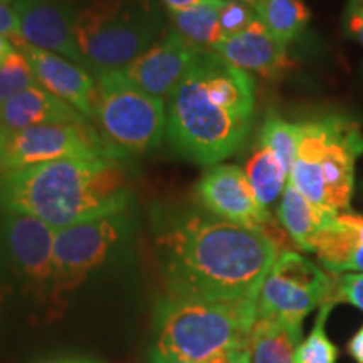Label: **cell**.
Returning a JSON list of instances; mask_svg holds the SVG:
<instances>
[{
	"label": "cell",
	"instance_id": "1",
	"mask_svg": "<svg viewBox=\"0 0 363 363\" xmlns=\"http://www.w3.org/2000/svg\"><path fill=\"white\" fill-rule=\"evenodd\" d=\"M165 294L217 303H257L278 244L261 230L222 220L208 212L165 217L155 234Z\"/></svg>",
	"mask_w": 363,
	"mask_h": 363
},
{
	"label": "cell",
	"instance_id": "2",
	"mask_svg": "<svg viewBox=\"0 0 363 363\" xmlns=\"http://www.w3.org/2000/svg\"><path fill=\"white\" fill-rule=\"evenodd\" d=\"M256 106L249 72L214 51L199 54L167 98V138L182 157L217 165L247 138Z\"/></svg>",
	"mask_w": 363,
	"mask_h": 363
},
{
	"label": "cell",
	"instance_id": "3",
	"mask_svg": "<svg viewBox=\"0 0 363 363\" xmlns=\"http://www.w3.org/2000/svg\"><path fill=\"white\" fill-rule=\"evenodd\" d=\"M130 189L116 158H67L0 177V211L62 229L128 211Z\"/></svg>",
	"mask_w": 363,
	"mask_h": 363
},
{
	"label": "cell",
	"instance_id": "4",
	"mask_svg": "<svg viewBox=\"0 0 363 363\" xmlns=\"http://www.w3.org/2000/svg\"><path fill=\"white\" fill-rule=\"evenodd\" d=\"M257 303H217L162 296L155 306L152 363L206 362L249 347Z\"/></svg>",
	"mask_w": 363,
	"mask_h": 363
},
{
	"label": "cell",
	"instance_id": "5",
	"mask_svg": "<svg viewBox=\"0 0 363 363\" xmlns=\"http://www.w3.org/2000/svg\"><path fill=\"white\" fill-rule=\"evenodd\" d=\"M362 153L363 130L353 118L326 115L303 121L289 182L321 211L343 214L350 208Z\"/></svg>",
	"mask_w": 363,
	"mask_h": 363
},
{
	"label": "cell",
	"instance_id": "6",
	"mask_svg": "<svg viewBox=\"0 0 363 363\" xmlns=\"http://www.w3.org/2000/svg\"><path fill=\"white\" fill-rule=\"evenodd\" d=\"M160 13L150 0H94L76 13L86 67L120 69L157 43Z\"/></svg>",
	"mask_w": 363,
	"mask_h": 363
},
{
	"label": "cell",
	"instance_id": "7",
	"mask_svg": "<svg viewBox=\"0 0 363 363\" xmlns=\"http://www.w3.org/2000/svg\"><path fill=\"white\" fill-rule=\"evenodd\" d=\"M94 118L99 135L118 152L143 153L157 148L167 133L165 99L125 81L116 69L99 71Z\"/></svg>",
	"mask_w": 363,
	"mask_h": 363
},
{
	"label": "cell",
	"instance_id": "8",
	"mask_svg": "<svg viewBox=\"0 0 363 363\" xmlns=\"http://www.w3.org/2000/svg\"><path fill=\"white\" fill-rule=\"evenodd\" d=\"M56 229L35 217L0 211V281L52 308Z\"/></svg>",
	"mask_w": 363,
	"mask_h": 363
},
{
	"label": "cell",
	"instance_id": "9",
	"mask_svg": "<svg viewBox=\"0 0 363 363\" xmlns=\"http://www.w3.org/2000/svg\"><path fill=\"white\" fill-rule=\"evenodd\" d=\"M131 227L133 219L125 211L56 229L52 310L65 305L67 296L89 278L91 272L110 259L116 247L128 238Z\"/></svg>",
	"mask_w": 363,
	"mask_h": 363
},
{
	"label": "cell",
	"instance_id": "10",
	"mask_svg": "<svg viewBox=\"0 0 363 363\" xmlns=\"http://www.w3.org/2000/svg\"><path fill=\"white\" fill-rule=\"evenodd\" d=\"M123 155L88 123L33 126L0 133V177L39 163L67 158H116Z\"/></svg>",
	"mask_w": 363,
	"mask_h": 363
},
{
	"label": "cell",
	"instance_id": "11",
	"mask_svg": "<svg viewBox=\"0 0 363 363\" xmlns=\"http://www.w3.org/2000/svg\"><path fill=\"white\" fill-rule=\"evenodd\" d=\"M333 284L335 279L308 257L283 251L262 283L256 316L303 325L313 310L331 303Z\"/></svg>",
	"mask_w": 363,
	"mask_h": 363
},
{
	"label": "cell",
	"instance_id": "12",
	"mask_svg": "<svg viewBox=\"0 0 363 363\" xmlns=\"http://www.w3.org/2000/svg\"><path fill=\"white\" fill-rule=\"evenodd\" d=\"M195 197L211 216L247 229L261 230L269 235L279 249L283 246L286 233L274 224L269 211L261 206L246 172L238 165L217 163L208 167L195 185Z\"/></svg>",
	"mask_w": 363,
	"mask_h": 363
},
{
	"label": "cell",
	"instance_id": "13",
	"mask_svg": "<svg viewBox=\"0 0 363 363\" xmlns=\"http://www.w3.org/2000/svg\"><path fill=\"white\" fill-rule=\"evenodd\" d=\"M21 39L33 48L71 59L86 67L76 35V13L62 0H16ZM88 69V67H86Z\"/></svg>",
	"mask_w": 363,
	"mask_h": 363
},
{
	"label": "cell",
	"instance_id": "14",
	"mask_svg": "<svg viewBox=\"0 0 363 363\" xmlns=\"http://www.w3.org/2000/svg\"><path fill=\"white\" fill-rule=\"evenodd\" d=\"M201 52L206 51H201L175 29H170L152 48L116 71L125 81L145 93L167 99Z\"/></svg>",
	"mask_w": 363,
	"mask_h": 363
},
{
	"label": "cell",
	"instance_id": "15",
	"mask_svg": "<svg viewBox=\"0 0 363 363\" xmlns=\"http://www.w3.org/2000/svg\"><path fill=\"white\" fill-rule=\"evenodd\" d=\"M12 43L26 56L39 86L71 104L88 120L94 118L96 78L93 72L71 59L33 48L21 38L13 39Z\"/></svg>",
	"mask_w": 363,
	"mask_h": 363
},
{
	"label": "cell",
	"instance_id": "16",
	"mask_svg": "<svg viewBox=\"0 0 363 363\" xmlns=\"http://www.w3.org/2000/svg\"><path fill=\"white\" fill-rule=\"evenodd\" d=\"M214 52L249 74L254 72L271 79L281 78L294 66L286 44L276 39L259 19L242 33L222 39Z\"/></svg>",
	"mask_w": 363,
	"mask_h": 363
},
{
	"label": "cell",
	"instance_id": "17",
	"mask_svg": "<svg viewBox=\"0 0 363 363\" xmlns=\"http://www.w3.org/2000/svg\"><path fill=\"white\" fill-rule=\"evenodd\" d=\"M74 123H88V118L39 84L21 91L0 104V133L33 126Z\"/></svg>",
	"mask_w": 363,
	"mask_h": 363
},
{
	"label": "cell",
	"instance_id": "18",
	"mask_svg": "<svg viewBox=\"0 0 363 363\" xmlns=\"http://www.w3.org/2000/svg\"><path fill=\"white\" fill-rule=\"evenodd\" d=\"M328 272H363V214L343 212L313 239V251Z\"/></svg>",
	"mask_w": 363,
	"mask_h": 363
},
{
	"label": "cell",
	"instance_id": "19",
	"mask_svg": "<svg viewBox=\"0 0 363 363\" xmlns=\"http://www.w3.org/2000/svg\"><path fill=\"white\" fill-rule=\"evenodd\" d=\"M340 216V214H338ZM333 214L321 211L303 197L296 187L288 182L278 207V219L283 230L301 251H313V239L321 229L335 220Z\"/></svg>",
	"mask_w": 363,
	"mask_h": 363
},
{
	"label": "cell",
	"instance_id": "20",
	"mask_svg": "<svg viewBox=\"0 0 363 363\" xmlns=\"http://www.w3.org/2000/svg\"><path fill=\"white\" fill-rule=\"evenodd\" d=\"M303 325L256 316L249 337L251 363H294Z\"/></svg>",
	"mask_w": 363,
	"mask_h": 363
},
{
	"label": "cell",
	"instance_id": "21",
	"mask_svg": "<svg viewBox=\"0 0 363 363\" xmlns=\"http://www.w3.org/2000/svg\"><path fill=\"white\" fill-rule=\"evenodd\" d=\"M252 7L261 24L286 45L305 33L311 19L303 0H254Z\"/></svg>",
	"mask_w": 363,
	"mask_h": 363
},
{
	"label": "cell",
	"instance_id": "22",
	"mask_svg": "<svg viewBox=\"0 0 363 363\" xmlns=\"http://www.w3.org/2000/svg\"><path fill=\"white\" fill-rule=\"evenodd\" d=\"M170 17L172 29L201 51H214L222 40L217 0H208L184 11H170Z\"/></svg>",
	"mask_w": 363,
	"mask_h": 363
},
{
	"label": "cell",
	"instance_id": "23",
	"mask_svg": "<svg viewBox=\"0 0 363 363\" xmlns=\"http://www.w3.org/2000/svg\"><path fill=\"white\" fill-rule=\"evenodd\" d=\"M244 172H246L257 201L266 208L278 201L279 195H283L289 182V174L283 163L274 157L271 150L261 147V145H257V148L254 150Z\"/></svg>",
	"mask_w": 363,
	"mask_h": 363
},
{
	"label": "cell",
	"instance_id": "24",
	"mask_svg": "<svg viewBox=\"0 0 363 363\" xmlns=\"http://www.w3.org/2000/svg\"><path fill=\"white\" fill-rule=\"evenodd\" d=\"M299 136H301V123H293L278 115H269L261 126L257 145L271 150L289 174L296 158Z\"/></svg>",
	"mask_w": 363,
	"mask_h": 363
},
{
	"label": "cell",
	"instance_id": "25",
	"mask_svg": "<svg viewBox=\"0 0 363 363\" xmlns=\"http://www.w3.org/2000/svg\"><path fill=\"white\" fill-rule=\"evenodd\" d=\"M333 306V303H325L320 308L315 326L305 342L299 343L294 363H337L338 348L326 335V320Z\"/></svg>",
	"mask_w": 363,
	"mask_h": 363
},
{
	"label": "cell",
	"instance_id": "26",
	"mask_svg": "<svg viewBox=\"0 0 363 363\" xmlns=\"http://www.w3.org/2000/svg\"><path fill=\"white\" fill-rule=\"evenodd\" d=\"M35 84L38 81L27 65L26 56L17 49V52L0 67V104Z\"/></svg>",
	"mask_w": 363,
	"mask_h": 363
},
{
	"label": "cell",
	"instance_id": "27",
	"mask_svg": "<svg viewBox=\"0 0 363 363\" xmlns=\"http://www.w3.org/2000/svg\"><path fill=\"white\" fill-rule=\"evenodd\" d=\"M254 21H257L254 7L240 0H227L219 2V22L222 39L230 38L246 30Z\"/></svg>",
	"mask_w": 363,
	"mask_h": 363
},
{
	"label": "cell",
	"instance_id": "28",
	"mask_svg": "<svg viewBox=\"0 0 363 363\" xmlns=\"http://www.w3.org/2000/svg\"><path fill=\"white\" fill-rule=\"evenodd\" d=\"M331 303H350L363 311V272H347L338 276L333 284Z\"/></svg>",
	"mask_w": 363,
	"mask_h": 363
},
{
	"label": "cell",
	"instance_id": "29",
	"mask_svg": "<svg viewBox=\"0 0 363 363\" xmlns=\"http://www.w3.org/2000/svg\"><path fill=\"white\" fill-rule=\"evenodd\" d=\"M343 29L348 38L363 45V0H348L343 13Z\"/></svg>",
	"mask_w": 363,
	"mask_h": 363
},
{
	"label": "cell",
	"instance_id": "30",
	"mask_svg": "<svg viewBox=\"0 0 363 363\" xmlns=\"http://www.w3.org/2000/svg\"><path fill=\"white\" fill-rule=\"evenodd\" d=\"M0 35H6L9 39H19V19L13 7H9L7 4L0 2Z\"/></svg>",
	"mask_w": 363,
	"mask_h": 363
},
{
	"label": "cell",
	"instance_id": "31",
	"mask_svg": "<svg viewBox=\"0 0 363 363\" xmlns=\"http://www.w3.org/2000/svg\"><path fill=\"white\" fill-rule=\"evenodd\" d=\"M347 350L357 363H363V326L353 335L350 342H348Z\"/></svg>",
	"mask_w": 363,
	"mask_h": 363
},
{
	"label": "cell",
	"instance_id": "32",
	"mask_svg": "<svg viewBox=\"0 0 363 363\" xmlns=\"http://www.w3.org/2000/svg\"><path fill=\"white\" fill-rule=\"evenodd\" d=\"M16 52H17V48L13 45V43H11L6 35H0V67L6 65L9 59H11Z\"/></svg>",
	"mask_w": 363,
	"mask_h": 363
},
{
	"label": "cell",
	"instance_id": "33",
	"mask_svg": "<svg viewBox=\"0 0 363 363\" xmlns=\"http://www.w3.org/2000/svg\"><path fill=\"white\" fill-rule=\"evenodd\" d=\"M165 7L170 11H184V9L199 6V4L208 2V0H162Z\"/></svg>",
	"mask_w": 363,
	"mask_h": 363
},
{
	"label": "cell",
	"instance_id": "34",
	"mask_svg": "<svg viewBox=\"0 0 363 363\" xmlns=\"http://www.w3.org/2000/svg\"><path fill=\"white\" fill-rule=\"evenodd\" d=\"M43 363H101V362L94 360V358H86V357H65V358H57V360H49Z\"/></svg>",
	"mask_w": 363,
	"mask_h": 363
},
{
	"label": "cell",
	"instance_id": "35",
	"mask_svg": "<svg viewBox=\"0 0 363 363\" xmlns=\"http://www.w3.org/2000/svg\"><path fill=\"white\" fill-rule=\"evenodd\" d=\"M233 363H251V353H249V347L240 348V350L235 352Z\"/></svg>",
	"mask_w": 363,
	"mask_h": 363
},
{
	"label": "cell",
	"instance_id": "36",
	"mask_svg": "<svg viewBox=\"0 0 363 363\" xmlns=\"http://www.w3.org/2000/svg\"><path fill=\"white\" fill-rule=\"evenodd\" d=\"M217 2H227V0H217ZM240 2H246V4H249V6H252L254 0H240Z\"/></svg>",
	"mask_w": 363,
	"mask_h": 363
},
{
	"label": "cell",
	"instance_id": "37",
	"mask_svg": "<svg viewBox=\"0 0 363 363\" xmlns=\"http://www.w3.org/2000/svg\"><path fill=\"white\" fill-rule=\"evenodd\" d=\"M0 2H4V4H7V2H11V0H0Z\"/></svg>",
	"mask_w": 363,
	"mask_h": 363
},
{
	"label": "cell",
	"instance_id": "38",
	"mask_svg": "<svg viewBox=\"0 0 363 363\" xmlns=\"http://www.w3.org/2000/svg\"><path fill=\"white\" fill-rule=\"evenodd\" d=\"M362 79H363V62H362Z\"/></svg>",
	"mask_w": 363,
	"mask_h": 363
},
{
	"label": "cell",
	"instance_id": "39",
	"mask_svg": "<svg viewBox=\"0 0 363 363\" xmlns=\"http://www.w3.org/2000/svg\"><path fill=\"white\" fill-rule=\"evenodd\" d=\"M360 192H362V197H363V184H362V189H360Z\"/></svg>",
	"mask_w": 363,
	"mask_h": 363
}]
</instances>
